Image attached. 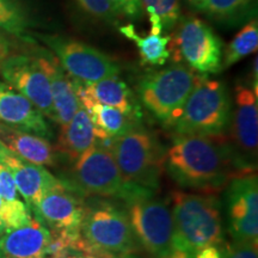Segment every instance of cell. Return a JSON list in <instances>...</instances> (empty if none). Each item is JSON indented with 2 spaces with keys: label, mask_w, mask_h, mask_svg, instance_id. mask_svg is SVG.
I'll return each mask as SVG.
<instances>
[{
  "label": "cell",
  "mask_w": 258,
  "mask_h": 258,
  "mask_svg": "<svg viewBox=\"0 0 258 258\" xmlns=\"http://www.w3.org/2000/svg\"><path fill=\"white\" fill-rule=\"evenodd\" d=\"M164 170L179 186L200 191L225 188L251 172L220 137L176 134L164 154Z\"/></svg>",
  "instance_id": "obj_1"
},
{
  "label": "cell",
  "mask_w": 258,
  "mask_h": 258,
  "mask_svg": "<svg viewBox=\"0 0 258 258\" xmlns=\"http://www.w3.org/2000/svg\"><path fill=\"white\" fill-rule=\"evenodd\" d=\"M170 202L173 250L194 256L202 247L222 244L224 224L218 198L176 190L171 192Z\"/></svg>",
  "instance_id": "obj_2"
},
{
  "label": "cell",
  "mask_w": 258,
  "mask_h": 258,
  "mask_svg": "<svg viewBox=\"0 0 258 258\" xmlns=\"http://www.w3.org/2000/svg\"><path fill=\"white\" fill-rule=\"evenodd\" d=\"M80 235L84 254L115 257L132 253L139 246L124 208L106 200L85 201Z\"/></svg>",
  "instance_id": "obj_3"
},
{
  "label": "cell",
  "mask_w": 258,
  "mask_h": 258,
  "mask_svg": "<svg viewBox=\"0 0 258 258\" xmlns=\"http://www.w3.org/2000/svg\"><path fill=\"white\" fill-rule=\"evenodd\" d=\"M102 144L111 152L125 183L157 191L165 152L151 132L138 124L121 137Z\"/></svg>",
  "instance_id": "obj_4"
},
{
  "label": "cell",
  "mask_w": 258,
  "mask_h": 258,
  "mask_svg": "<svg viewBox=\"0 0 258 258\" xmlns=\"http://www.w3.org/2000/svg\"><path fill=\"white\" fill-rule=\"evenodd\" d=\"M231 97L225 84L208 76H198L172 128L175 134L221 137L231 123Z\"/></svg>",
  "instance_id": "obj_5"
},
{
  "label": "cell",
  "mask_w": 258,
  "mask_h": 258,
  "mask_svg": "<svg viewBox=\"0 0 258 258\" xmlns=\"http://www.w3.org/2000/svg\"><path fill=\"white\" fill-rule=\"evenodd\" d=\"M196 73L182 63L148 72L139 80V102L164 127L172 128L196 82Z\"/></svg>",
  "instance_id": "obj_6"
},
{
  "label": "cell",
  "mask_w": 258,
  "mask_h": 258,
  "mask_svg": "<svg viewBox=\"0 0 258 258\" xmlns=\"http://www.w3.org/2000/svg\"><path fill=\"white\" fill-rule=\"evenodd\" d=\"M156 191L141 189L124 201L129 224L135 240L153 258H167L172 253L173 224L167 202Z\"/></svg>",
  "instance_id": "obj_7"
},
{
  "label": "cell",
  "mask_w": 258,
  "mask_h": 258,
  "mask_svg": "<svg viewBox=\"0 0 258 258\" xmlns=\"http://www.w3.org/2000/svg\"><path fill=\"white\" fill-rule=\"evenodd\" d=\"M66 180L83 196L121 200L122 202L144 189L124 182L111 152L102 143L96 144L74 161L71 177Z\"/></svg>",
  "instance_id": "obj_8"
},
{
  "label": "cell",
  "mask_w": 258,
  "mask_h": 258,
  "mask_svg": "<svg viewBox=\"0 0 258 258\" xmlns=\"http://www.w3.org/2000/svg\"><path fill=\"white\" fill-rule=\"evenodd\" d=\"M170 36V56L175 62H184L200 76L222 71L224 42L213 28L196 17H184L176 24Z\"/></svg>",
  "instance_id": "obj_9"
},
{
  "label": "cell",
  "mask_w": 258,
  "mask_h": 258,
  "mask_svg": "<svg viewBox=\"0 0 258 258\" xmlns=\"http://www.w3.org/2000/svg\"><path fill=\"white\" fill-rule=\"evenodd\" d=\"M37 37L53 50L71 78L90 84L118 77L121 72L120 64L108 54L82 41L59 35L40 34Z\"/></svg>",
  "instance_id": "obj_10"
},
{
  "label": "cell",
  "mask_w": 258,
  "mask_h": 258,
  "mask_svg": "<svg viewBox=\"0 0 258 258\" xmlns=\"http://www.w3.org/2000/svg\"><path fill=\"white\" fill-rule=\"evenodd\" d=\"M225 217L233 243H258V182L256 173L235 177L225 192Z\"/></svg>",
  "instance_id": "obj_11"
},
{
  "label": "cell",
  "mask_w": 258,
  "mask_h": 258,
  "mask_svg": "<svg viewBox=\"0 0 258 258\" xmlns=\"http://www.w3.org/2000/svg\"><path fill=\"white\" fill-rule=\"evenodd\" d=\"M0 76L44 117L55 122L49 80L36 55H9L0 63Z\"/></svg>",
  "instance_id": "obj_12"
},
{
  "label": "cell",
  "mask_w": 258,
  "mask_h": 258,
  "mask_svg": "<svg viewBox=\"0 0 258 258\" xmlns=\"http://www.w3.org/2000/svg\"><path fill=\"white\" fill-rule=\"evenodd\" d=\"M232 144L235 156L247 170L256 169L258 151V93L251 86H235L234 108L231 112Z\"/></svg>",
  "instance_id": "obj_13"
},
{
  "label": "cell",
  "mask_w": 258,
  "mask_h": 258,
  "mask_svg": "<svg viewBox=\"0 0 258 258\" xmlns=\"http://www.w3.org/2000/svg\"><path fill=\"white\" fill-rule=\"evenodd\" d=\"M84 208L85 201L82 194L66 179L57 178L31 212L50 230L79 231Z\"/></svg>",
  "instance_id": "obj_14"
},
{
  "label": "cell",
  "mask_w": 258,
  "mask_h": 258,
  "mask_svg": "<svg viewBox=\"0 0 258 258\" xmlns=\"http://www.w3.org/2000/svg\"><path fill=\"white\" fill-rule=\"evenodd\" d=\"M0 163L10 171L18 192L27 201L30 212L38 205L47 190L55 184L57 178L44 166L24 160L0 143Z\"/></svg>",
  "instance_id": "obj_15"
},
{
  "label": "cell",
  "mask_w": 258,
  "mask_h": 258,
  "mask_svg": "<svg viewBox=\"0 0 258 258\" xmlns=\"http://www.w3.org/2000/svg\"><path fill=\"white\" fill-rule=\"evenodd\" d=\"M0 122L38 137L53 138L44 116L23 95L0 80Z\"/></svg>",
  "instance_id": "obj_16"
},
{
  "label": "cell",
  "mask_w": 258,
  "mask_h": 258,
  "mask_svg": "<svg viewBox=\"0 0 258 258\" xmlns=\"http://www.w3.org/2000/svg\"><path fill=\"white\" fill-rule=\"evenodd\" d=\"M36 56L49 80L51 99L55 111V122L62 127L72 120L82 106L74 89L73 80L62 69L56 56L49 50L38 49Z\"/></svg>",
  "instance_id": "obj_17"
},
{
  "label": "cell",
  "mask_w": 258,
  "mask_h": 258,
  "mask_svg": "<svg viewBox=\"0 0 258 258\" xmlns=\"http://www.w3.org/2000/svg\"><path fill=\"white\" fill-rule=\"evenodd\" d=\"M49 228L35 217L28 224L4 232L0 237V257L46 258Z\"/></svg>",
  "instance_id": "obj_18"
},
{
  "label": "cell",
  "mask_w": 258,
  "mask_h": 258,
  "mask_svg": "<svg viewBox=\"0 0 258 258\" xmlns=\"http://www.w3.org/2000/svg\"><path fill=\"white\" fill-rule=\"evenodd\" d=\"M72 80L74 89L85 93L93 101L112 106L137 121H140L143 117L138 97L118 77H112V78H106L90 84L82 83L73 78Z\"/></svg>",
  "instance_id": "obj_19"
},
{
  "label": "cell",
  "mask_w": 258,
  "mask_h": 258,
  "mask_svg": "<svg viewBox=\"0 0 258 258\" xmlns=\"http://www.w3.org/2000/svg\"><path fill=\"white\" fill-rule=\"evenodd\" d=\"M0 143L29 163L55 166L59 152L46 138L9 127L0 122Z\"/></svg>",
  "instance_id": "obj_20"
},
{
  "label": "cell",
  "mask_w": 258,
  "mask_h": 258,
  "mask_svg": "<svg viewBox=\"0 0 258 258\" xmlns=\"http://www.w3.org/2000/svg\"><path fill=\"white\" fill-rule=\"evenodd\" d=\"M76 92L80 105L85 109L91 118L97 140L101 143H106L112 139L121 137L131 129L137 127L138 124H141L140 121L129 117L112 106L93 101L92 98H90L89 96H86L79 90H76Z\"/></svg>",
  "instance_id": "obj_21"
},
{
  "label": "cell",
  "mask_w": 258,
  "mask_h": 258,
  "mask_svg": "<svg viewBox=\"0 0 258 258\" xmlns=\"http://www.w3.org/2000/svg\"><path fill=\"white\" fill-rule=\"evenodd\" d=\"M95 127L88 112L80 106L66 125L61 127L57 152L62 153L74 163L86 151L97 144Z\"/></svg>",
  "instance_id": "obj_22"
},
{
  "label": "cell",
  "mask_w": 258,
  "mask_h": 258,
  "mask_svg": "<svg viewBox=\"0 0 258 258\" xmlns=\"http://www.w3.org/2000/svg\"><path fill=\"white\" fill-rule=\"evenodd\" d=\"M0 200H2V219L4 232L15 230L28 224L31 212L27 203L19 199L17 186L10 171L0 163Z\"/></svg>",
  "instance_id": "obj_23"
},
{
  "label": "cell",
  "mask_w": 258,
  "mask_h": 258,
  "mask_svg": "<svg viewBox=\"0 0 258 258\" xmlns=\"http://www.w3.org/2000/svg\"><path fill=\"white\" fill-rule=\"evenodd\" d=\"M256 8L257 0H208L201 12L217 23L232 27L256 18Z\"/></svg>",
  "instance_id": "obj_24"
},
{
  "label": "cell",
  "mask_w": 258,
  "mask_h": 258,
  "mask_svg": "<svg viewBox=\"0 0 258 258\" xmlns=\"http://www.w3.org/2000/svg\"><path fill=\"white\" fill-rule=\"evenodd\" d=\"M118 30L124 37L134 42L144 63L151 66H163L170 59L169 35L163 36V35L150 34L147 36H140L135 31L133 24L121 25L118 27Z\"/></svg>",
  "instance_id": "obj_25"
},
{
  "label": "cell",
  "mask_w": 258,
  "mask_h": 258,
  "mask_svg": "<svg viewBox=\"0 0 258 258\" xmlns=\"http://www.w3.org/2000/svg\"><path fill=\"white\" fill-rule=\"evenodd\" d=\"M258 48V22L256 18L251 19L244 28L235 35L224 49L222 70L230 69L238 61L257 51Z\"/></svg>",
  "instance_id": "obj_26"
},
{
  "label": "cell",
  "mask_w": 258,
  "mask_h": 258,
  "mask_svg": "<svg viewBox=\"0 0 258 258\" xmlns=\"http://www.w3.org/2000/svg\"><path fill=\"white\" fill-rule=\"evenodd\" d=\"M151 22V34L161 35L176 27L180 19L179 0H141Z\"/></svg>",
  "instance_id": "obj_27"
},
{
  "label": "cell",
  "mask_w": 258,
  "mask_h": 258,
  "mask_svg": "<svg viewBox=\"0 0 258 258\" xmlns=\"http://www.w3.org/2000/svg\"><path fill=\"white\" fill-rule=\"evenodd\" d=\"M30 27V17L21 0H0V30L27 40Z\"/></svg>",
  "instance_id": "obj_28"
},
{
  "label": "cell",
  "mask_w": 258,
  "mask_h": 258,
  "mask_svg": "<svg viewBox=\"0 0 258 258\" xmlns=\"http://www.w3.org/2000/svg\"><path fill=\"white\" fill-rule=\"evenodd\" d=\"M90 16L108 24H116L120 16L115 12L109 0H76Z\"/></svg>",
  "instance_id": "obj_29"
},
{
  "label": "cell",
  "mask_w": 258,
  "mask_h": 258,
  "mask_svg": "<svg viewBox=\"0 0 258 258\" xmlns=\"http://www.w3.org/2000/svg\"><path fill=\"white\" fill-rule=\"evenodd\" d=\"M115 12L118 16L131 19H140L143 16L144 9L141 0H109Z\"/></svg>",
  "instance_id": "obj_30"
},
{
  "label": "cell",
  "mask_w": 258,
  "mask_h": 258,
  "mask_svg": "<svg viewBox=\"0 0 258 258\" xmlns=\"http://www.w3.org/2000/svg\"><path fill=\"white\" fill-rule=\"evenodd\" d=\"M224 258H258L257 245L254 244H237L227 247Z\"/></svg>",
  "instance_id": "obj_31"
},
{
  "label": "cell",
  "mask_w": 258,
  "mask_h": 258,
  "mask_svg": "<svg viewBox=\"0 0 258 258\" xmlns=\"http://www.w3.org/2000/svg\"><path fill=\"white\" fill-rule=\"evenodd\" d=\"M194 258H224V254L215 245H211V246H206L196 251L194 254Z\"/></svg>",
  "instance_id": "obj_32"
},
{
  "label": "cell",
  "mask_w": 258,
  "mask_h": 258,
  "mask_svg": "<svg viewBox=\"0 0 258 258\" xmlns=\"http://www.w3.org/2000/svg\"><path fill=\"white\" fill-rule=\"evenodd\" d=\"M10 50H11V43L4 35L0 34V63L10 55Z\"/></svg>",
  "instance_id": "obj_33"
},
{
  "label": "cell",
  "mask_w": 258,
  "mask_h": 258,
  "mask_svg": "<svg viewBox=\"0 0 258 258\" xmlns=\"http://www.w3.org/2000/svg\"><path fill=\"white\" fill-rule=\"evenodd\" d=\"M207 2H208V0H188L189 4L191 5L192 8L199 10V11H202V9L205 8L206 3H207Z\"/></svg>",
  "instance_id": "obj_34"
},
{
  "label": "cell",
  "mask_w": 258,
  "mask_h": 258,
  "mask_svg": "<svg viewBox=\"0 0 258 258\" xmlns=\"http://www.w3.org/2000/svg\"><path fill=\"white\" fill-rule=\"evenodd\" d=\"M167 258H194L192 254L183 252V251H178V250H173L172 253L170 254Z\"/></svg>",
  "instance_id": "obj_35"
},
{
  "label": "cell",
  "mask_w": 258,
  "mask_h": 258,
  "mask_svg": "<svg viewBox=\"0 0 258 258\" xmlns=\"http://www.w3.org/2000/svg\"><path fill=\"white\" fill-rule=\"evenodd\" d=\"M110 258H141V257H139L138 254L132 252V253H125V254H121V256H115Z\"/></svg>",
  "instance_id": "obj_36"
},
{
  "label": "cell",
  "mask_w": 258,
  "mask_h": 258,
  "mask_svg": "<svg viewBox=\"0 0 258 258\" xmlns=\"http://www.w3.org/2000/svg\"><path fill=\"white\" fill-rule=\"evenodd\" d=\"M64 258H85V257H84V253L73 252V253H70L69 256H66Z\"/></svg>",
  "instance_id": "obj_37"
},
{
  "label": "cell",
  "mask_w": 258,
  "mask_h": 258,
  "mask_svg": "<svg viewBox=\"0 0 258 258\" xmlns=\"http://www.w3.org/2000/svg\"><path fill=\"white\" fill-rule=\"evenodd\" d=\"M85 258H110V257H103V256H96V254H84Z\"/></svg>",
  "instance_id": "obj_38"
},
{
  "label": "cell",
  "mask_w": 258,
  "mask_h": 258,
  "mask_svg": "<svg viewBox=\"0 0 258 258\" xmlns=\"http://www.w3.org/2000/svg\"><path fill=\"white\" fill-rule=\"evenodd\" d=\"M0 211H2V200H0ZM4 233V226H3L2 219H0V234Z\"/></svg>",
  "instance_id": "obj_39"
},
{
  "label": "cell",
  "mask_w": 258,
  "mask_h": 258,
  "mask_svg": "<svg viewBox=\"0 0 258 258\" xmlns=\"http://www.w3.org/2000/svg\"><path fill=\"white\" fill-rule=\"evenodd\" d=\"M0 258H5V257H0Z\"/></svg>",
  "instance_id": "obj_40"
}]
</instances>
